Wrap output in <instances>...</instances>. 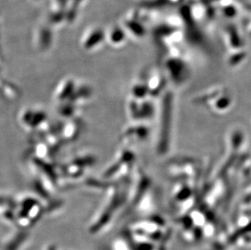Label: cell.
Returning <instances> with one entry per match:
<instances>
[{
    "label": "cell",
    "mask_w": 251,
    "mask_h": 250,
    "mask_svg": "<svg viewBox=\"0 0 251 250\" xmlns=\"http://www.w3.org/2000/svg\"><path fill=\"white\" fill-rule=\"evenodd\" d=\"M27 236L26 233L22 231L16 234L12 239H10L9 242L5 245L3 250H19L22 245L26 241Z\"/></svg>",
    "instance_id": "cell-1"
},
{
    "label": "cell",
    "mask_w": 251,
    "mask_h": 250,
    "mask_svg": "<svg viewBox=\"0 0 251 250\" xmlns=\"http://www.w3.org/2000/svg\"><path fill=\"white\" fill-rule=\"evenodd\" d=\"M111 250H128V244L122 238L116 239L111 246Z\"/></svg>",
    "instance_id": "cell-2"
}]
</instances>
